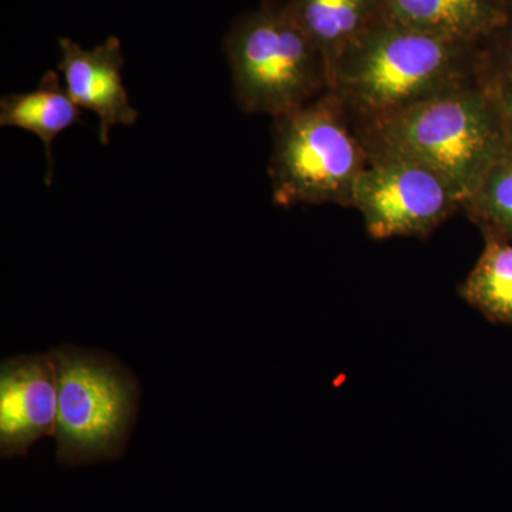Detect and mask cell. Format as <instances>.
<instances>
[{
  "mask_svg": "<svg viewBox=\"0 0 512 512\" xmlns=\"http://www.w3.org/2000/svg\"><path fill=\"white\" fill-rule=\"evenodd\" d=\"M369 158H397L439 174L466 202L494 165L511 156L498 80L355 120Z\"/></svg>",
  "mask_w": 512,
  "mask_h": 512,
  "instance_id": "cell-1",
  "label": "cell"
},
{
  "mask_svg": "<svg viewBox=\"0 0 512 512\" xmlns=\"http://www.w3.org/2000/svg\"><path fill=\"white\" fill-rule=\"evenodd\" d=\"M468 47L384 19L340 57L329 90L353 120L386 116L484 80Z\"/></svg>",
  "mask_w": 512,
  "mask_h": 512,
  "instance_id": "cell-2",
  "label": "cell"
},
{
  "mask_svg": "<svg viewBox=\"0 0 512 512\" xmlns=\"http://www.w3.org/2000/svg\"><path fill=\"white\" fill-rule=\"evenodd\" d=\"M274 120L269 177L275 204L352 207L369 154L343 101L328 90Z\"/></svg>",
  "mask_w": 512,
  "mask_h": 512,
  "instance_id": "cell-3",
  "label": "cell"
},
{
  "mask_svg": "<svg viewBox=\"0 0 512 512\" xmlns=\"http://www.w3.org/2000/svg\"><path fill=\"white\" fill-rule=\"evenodd\" d=\"M225 52L245 113L278 119L329 90L325 60L286 8L265 6L237 20Z\"/></svg>",
  "mask_w": 512,
  "mask_h": 512,
  "instance_id": "cell-4",
  "label": "cell"
},
{
  "mask_svg": "<svg viewBox=\"0 0 512 512\" xmlns=\"http://www.w3.org/2000/svg\"><path fill=\"white\" fill-rule=\"evenodd\" d=\"M57 460L66 467L123 453L137 409L134 380L107 357L70 346L53 350Z\"/></svg>",
  "mask_w": 512,
  "mask_h": 512,
  "instance_id": "cell-5",
  "label": "cell"
},
{
  "mask_svg": "<svg viewBox=\"0 0 512 512\" xmlns=\"http://www.w3.org/2000/svg\"><path fill=\"white\" fill-rule=\"evenodd\" d=\"M352 207L373 239L426 238L463 208V201L429 168L397 158H369Z\"/></svg>",
  "mask_w": 512,
  "mask_h": 512,
  "instance_id": "cell-6",
  "label": "cell"
},
{
  "mask_svg": "<svg viewBox=\"0 0 512 512\" xmlns=\"http://www.w3.org/2000/svg\"><path fill=\"white\" fill-rule=\"evenodd\" d=\"M57 380L52 355L10 357L0 366V456H25L55 436Z\"/></svg>",
  "mask_w": 512,
  "mask_h": 512,
  "instance_id": "cell-7",
  "label": "cell"
},
{
  "mask_svg": "<svg viewBox=\"0 0 512 512\" xmlns=\"http://www.w3.org/2000/svg\"><path fill=\"white\" fill-rule=\"evenodd\" d=\"M64 87L80 109L99 117V140L109 146L116 126H134L138 111L131 104L123 84L124 56L121 42L111 36L92 49L62 37L59 40Z\"/></svg>",
  "mask_w": 512,
  "mask_h": 512,
  "instance_id": "cell-8",
  "label": "cell"
},
{
  "mask_svg": "<svg viewBox=\"0 0 512 512\" xmlns=\"http://www.w3.org/2000/svg\"><path fill=\"white\" fill-rule=\"evenodd\" d=\"M286 9L325 60L329 83L346 50L384 20L382 0H291Z\"/></svg>",
  "mask_w": 512,
  "mask_h": 512,
  "instance_id": "cell-9",
  "label": "cell"
},
{
  "mask_svg": "<svg viewBox=\"0 0 512 512\" xmlns=\"http://www.w3.org/2000/svg\"><path fill=\"white\" fill-rule=\"evenodd\" d=\"M382 8L387 22L468 45L501 22L495 0H382Z\"/></svg>",
  "mask_w": 512,
  "mask_h": 512,
  "instance_id": "cell-10",
  "label": "cell"
},
{
  "mask_svg": "<svg viewBox=\"0 0 512 512\" xmlns=\"http://www.w3.org/2000/svg\"><path fill=\"white\" fill-rule=\"evenodd\" d=\"M80 111L55 70L43 74L36 89L8 94L0 100V126L29 131L45 146L46 185L53 183V143L59 134L79 123Z\"/></svg>",
  "mask_w": 512,
  "mask_h": 512,
  "instance_id": "cell-11",
  "label": "cell"
},
{
  "mask_svg": "<svg viewBox=\"0 0 512 512\" xmlns=\"http://www.w3.org/2000/svg\"><path fill=\"white\" fill-rule=\"evenodd\" d=\"M477 264L460 286V296L488 320L512 326V239L484 234Z\"/></svg>",
  "mask_w": 512,
  "mask_h": 512,
  "instance_id": "cell-12",
  "label": "cell"
},
{
  "mask_svg": "<svg viewBox=\"0 0 512 512\" xmlns=\"http://www.w3.org/2000/svg\"><path fill=\"white\" fill-rule=\"evenodd\" d=\"M484 234L504 235L512 239V157L491 168L483 183L463 205Z\"/></svg>",
  "mask_w": 512,
  "mask_h": 512,
  "instance_id": "cell-13",
  "label": "cell"
},
{
  "mask_svg": "<svg viewBox=\"0 0 512 512\" xmlns=\"http://www.w3.org/2000/svg\"><path fill=\"white\" fill-rule=\"evenodd\" d=\"M498 80V79H497ZM500 84L501 103H503L505 128H507L508 146H510V154L512 157V87Z\"/></svg>",
  "mask_w": 512,
  "mask_h": 512,
  "instance_id": "cell-14",
  "label": "cell"
},
{
  "mask_svg": "<svg viewBox=\"0 0 512 512\" xmlns=\"http://www.w3.org/2000/svg\"><path fill=\"white\" fill-rule=\"evenodd\" d=\"M501 83L505 84V86L512 87V56L510 57V62H508L507 70H505V76L503 79H498Z\"/></svg>",
  "mask_w": 512,
  "mask_h": 512,
  "instance_id": "cell-15",
  "label": "cell"
}]
</instances>
